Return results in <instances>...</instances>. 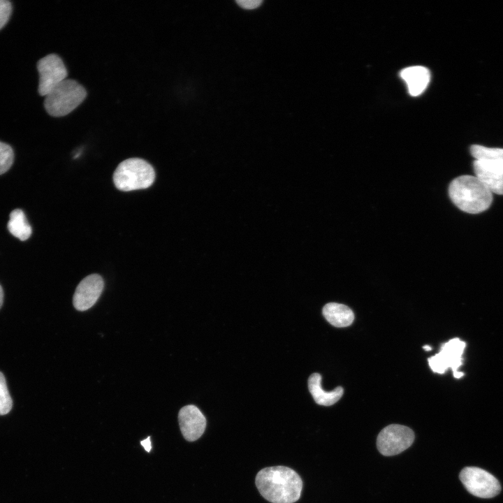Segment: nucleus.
Returning a JSON list of instances; mask_svg holds the SVG:
<instances>
[{"label": "nucleus", "mask_w": 503, "mask_h": 503, "mask_svg": "<svg viewBox=\"0 0 503 503\" xmlns=\"http://www.w3.org/2000/svg\"><path fill=\"white\" fill-rule=\"evenodd\" d=\"M261 495L272 503H293L300 497L302 481L292 469L275 466L261 469L256 476Z\"/></svg>", "instance_id": "f257e3e1"}, {"label": "nucleus", "mask_w": 503, "mask_h": 503, "mask_svg": "<svg viewBox=\"0 0 503 503\" xmlns=\"http://www.w3.org/2000/svg\"><path fill=\"white\" fill-rule=\"evenodd\" d=\"M449 195L460 210L478 214L488 210L493 202V193L476 177L465 175L453 179L449 186Z\"/></svg>", "instance_id": "f03ea898"}, {"label": "nucleus", "mask_w": 503, "mask_h": 503, "mask_svg": "<svg viewBox=\"0 0 503 503\" xmlns=\"http://www.w3.org/2000/svg\"><path fill=\"white\" fill-rule=\"evenodd\" d=\"M155 179L152 166L139 158L122 161L113 174V182L120 191H129L150 187Z\"/></svg>", "instance_id": "7ed1b4c3"}, {"label": "nucleus", "mask_w": 503, "mask_h": 503, "mask_svg": "<svg viewBox=\"0 0 503 503\" xmlns=\"http://www.w3.org/2000/svg\"><path fill=\"white\" fill-rule=\"evenodd\" d=\"M86 96L83 86L74 80L66 78L45 96L44 106L51 116L62 117L77 108Z\"/></svg>", "instance_id": "20e7f679"}, {"label": "nucleus", "mask_w": 503, "mask_h": 503, "mask_svg": "<svg viewBox=\"0 0 503 503\" xmlns=\"http://www.w3.org/2000/svg\"><path fill=\"white\" fill-rule=\"evenodd\" d=\"M465 347V342L457 337L444 343L438 353L428 358L431 370L434 372L444 374L450 367L455 378H461L464 374L458 369L462 364Z\"/></svg>", "instance_id": "39448f33"}, {"label": "nucleus", "mask_w": 503, "mask_h": 503, "mask_svg": "<svg viewBox=\"0 0 503 503\" xmlns=\"http://www.w3.org/2000/svg\"><path fill=\"white\" fill-rule=\"evenodd\" d=\"M460 479L467 491L474 496L490 498L500 492L498 480L486 470L475 467L464 468L460 474Z\"/></svg>", "instance_id": "423d86ee"}, {"label": "nucleus", "mask_w": 503, "mask_h": 503, "mask_svg": "<svg viewBox=\"0 0 503 503\" xmlns=\"http://www.w3.org/2000/svg\"><path fill=\"white\" fill-rule=\"evenodd\" d=\"M414 439V434L411 428L399 424H391L379 432L377 446L382 455H395L407 449Z\"/></svg>", "instance_id": "0eeeda50"}, {"label": "nucleus", "mask_w": 503, "mask_h": 503, "mask_svg": "<svg viewBox=\"0 0 503 503\" xmlns=\"http://www.w3.org/2000/svg\"><path fill=\"white\" fill-rule=\"evenodd\" d=\"M37 68L39 73L38 91L41 96H45L68 75L62 59L55 54L41 58L37 63Z\"/></svg>", "instance_id": "6e6552de"}, {"label": "nucleus", "mask_w": 503, "mask_h": 503, "mask_svg": "<svg viewBox=\"0 0 503 503\" xmlns=\"http://www.w3.org/2000/svg\"><path fill=\"white\" fill-rule=\"evenodd\" d=\"M474 176L493 194L503 195V159L474 160Z\"/></svg>", "instance_id": "1a4fd4ad"}, {"label": "nucleus", "mask_w": 503, "mask_h": 503, "mask_svg": "<svg viewBox=\"0 0 503 503\" xmlns=\"http://www.w3.org/2000/svg\"><path fill=\"white\" fill-rule=\"evenodd\" d=\"M103 286V279L99 275L87 276L76 287L73 298L74 307L78 311H85L92 307L100 297Z\"/></svg>", "instance_id": "9d476101"}, {"label": "nucleus", "mask_w": 503, "mask_h": 503, "mask_svg": "<svg viewBox=\"0 0 503 503\" xmlns=\"http://www.w3.org/2000/svg\"><path fill=\"white\" fill-rule=\"evenodd\" d=\"M178 422L184 438L189 442L199 439L206 428V418L200 409L192 404L181 408Z\"/></svg>", "instance_id": "9b49d317"}, {"label": "nucleus", "mask_w": 503, "mask_h": 503, "mask_svg": "<svg viewBox=\"0 0 503 503\" xmlns=\"http://www.w3.org/2000/svg\"><path fill=\"white\" fill-rule=\"evenodd\" d=\"M400 78L404 81L411 96L421 94L428 85L430 80V71L422 66H412L402 69Z\"/></svg>", "instance_id": "f8f14e48"}, {"label": "nucleus", "mask_w": 503, "mask_h": 503, "mask_svg": "<svg viewBox=\"0 0 503 503\" xmlns=\"http://www.w3.org/2000/svg\"><path fill=\"white\" fill-rule=\"evenodd\" d=\"M321 376L319 373L312 374L308 379V388L314 401L320 405L330 406L337 402L344 393L343 388L337 386L327 392L321 387Z\"/></svg>", "instance_id": "ddd939ff"}, {"label": "nucleus", "mask_w": 503, "mask_h": 503, "mask_svg": "<svg viewBox=\"0 0 503 503\" xmlns=\"http://www.w3.org/2000/svg\"><path fill=\"white\" fill-rule=\"evenodd\" d=\"M323 315L333 326L343 328L350 326L354 319L353 311L347 305L337 302L326 304L323 308Z\"/></svg>", "instance_id": "4468645a"}, {"label": "nucleus", "mask_w": 503, "mask_h": 503, "mask_svg": "<svg viewBox=\"0 0 503 503\" xmlns=\"http://www.w3.org/2000/svg\"><path fill=\"white\" fill-rule=\"evenodd\" d=\"M7 228L13 236L20 240H27L32 232L24 212L20 209H15L10 212Z\"/></svg>", "instance_id": "2eb2a0df"}, {"label": "nucleus", "mask_w": 503, "mask_h": 503, "mask_svg": "<svg viewBox=\"0 0 503 503\" xmlns=\"http://www.w3.org/2000/svg\"><path fill=\"white\" fill-rule=\"evenodd\" d=\"M470 153L475 160L503 159V148L473 145L470 147Z\"/></svg>", "instance_id": "dca6fc26"}, {"label": "nucleus", "mask_w": 503, "mask_h": 503, "mask_svg": "<svg viewBox=\"0 0 503 503\" xmlns=\"http://www.w3.org/2000/svg\"><path fill=\"white\" fill-rule=\"evenodd\" d=\"M13 401L9 394L6 379L0 372V415L8 414L12 408Z\"/></svg>", "instance_id": "f3484780"}, {"label": "nucleus", "mask_w": 503, "mask_h": 503, "mask_svg": "<svg viewBox=\"0 0 503 503\" xmlns=\"http://www.w3.org/2000/svg\"><path fill=\"white\" fill-rule=\"evenodd\" d=\"M14 160L12 147L0 141V175L5 173L11 167Z\"/></svg>", "instance_id": "a211bd4d"}, {"label": "nucleus", "mask_w": 503, "mask_h": 503, "mask_svg": "<svg viewBox=\"0 0 503 503\" xmlns=\"http://www.w3.org/2000/svg\"><path fill=\"white\" fill-rule=\"evenodd\" d=\"M11 13V3L7 0H0V29L8 22Z\"/></svg>", "instance_id": "6ab92c4d"}, {"label": "nucleus", "mask_w": 503, "mask_h": 503, "mask_svg": "<svg viewBox=\"0 0 503 503\" xmlns=\"http://www.w3.org/2000/svg\"><path fill=\"white\" fill-rule=\"evenodd\" d=\"M240 6L246 9H253L260 6L261 0H237Z\"/></svg>", "instance_id": "aec40b11"}, {"label": "nucleus", "mask_w": 503, "mask_h": 503, "mask_svg": "<svg viewBox=\"0 0 503 503\" xmlns=\"http://www.w3.org/2000/svg\"><path fill=\"white\" fill-rule=\"evenodd\" d=\"M140 443L147 452H149L150 451V449L152 448L150 437H148L146 439L141 441Z\"/></svg>", "instance_id": "412c9836"}, {"label": "nucleus", "mask_w": 503, "mask_h": 503, "mask_svg": "<svg viewBox=\"0 0 503 503\" xmlns=\"http://www.w3.org/2000/svg\"><path fill=\"white\" fill-rule=\"evenodd\" d=\"M3 291L2 287L0 285V308L3 304Z\"/></svg>", "instance_id": "4be33fe9"}, {"label": "nucleus", "mask_w": 503, "mask_h": 503, "mask_svg": "<svg viewBox=\"0 0 503 503\" xmlns=\"http://www.w3.org/2000/svg\"><path fill=\"white\" fill-rule=\"evenodd\" d=\"M423 348L425 351H430V350H432V347H431L430 346H429V345H425V346L423 347Z\"/></svg>", "instance_id": "5701e85b"}]
</instances>
